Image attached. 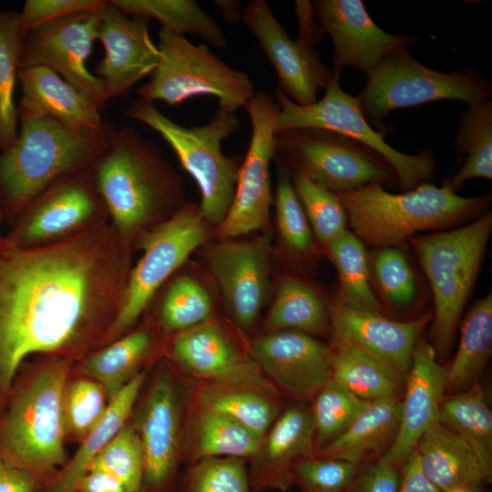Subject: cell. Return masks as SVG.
I'll list each match as a JSON object with an SVG mask.
<instances>
[{"label": "cell", "instance_id": "2", "mask_svg": "<svg viewBox=\"0 0 492 492\" xmlns=\"http://www.w3.org/2000/svg\"><path fill=\"white\" fill-rule=\"evenodd\" d=\"M75 364L58 356L25 363L0 411V458L46 487L68 460L62 395Z\"/></svg>", "mask_w": 492, "mask_h": 492}, {"label": "cell", "instance_id": "56", "mask_svg": "<svg viewBox=\"0 0 492 492\" xmlns=\"http://www.w3.org/2000/svg\"><path fill=\"white\" fill-rule=\"evenodd\" d=\"M213 3L228 23L234 24L241 19L243 9L241 1L215 0Z\"/></svg>", "mask_w": 492, "mask_h": 492}, {"label": "cell", "instance_id": "51", "mask_svg": "<svg viewBox=\"0 0 492 492\" xmlns=\"http://www.w3.org/2000/svg\"><path fill=\"white\" fill-rule=\"evenodd\" d=\"M401 473L381 458L357 471L345 492H397Z\"/></svg>", "mask_w": 492, "mask_h": 492}, {"label": "cell", "instance_id": "11", "mask_svg": "<svg viewBox=\"0 0 492 492\" xmlns=\"http://www.w3.org/2000/svg\"><path fill=\"white\" fill-rule=\"evenodd\" d=\"M275 141L276 153L295 173L334 193L397 181L395 171L380 154L335 131L295 128L276 133Z\"/></svg>", "mask_w": 492, "mask_h": 492}, {"label": "cell", "instance_id": "5", "mask_svg": "<svg viewBox=\"0 0 492 492\" xmlns=\"http://www.w3.org/2000/svg\"><path fill=\"white\" fill-rule=\"evenodd\" d=\"M353 232L378 249L396 247L416 233L442 230L481 214L491 196L462 197L446 179L441 187L424 183L403 193L379 184L335 193Z\"/></svg>", "mask_w": 492, "mask_h": 492}, {"label": "cell", "instance_id": "44", "mask_svg": "<svg viewBox=\"0 0 492 492\" xmlns=\"http://www.w3.org/2000/svg\"><path fill=\"white\" fill-rule=\"evenodd\" d=\"M177 492H252L248 461L215 456L188 464L179 477Z\"/></svg>", "mask_w": 492, "mask_h": 492}, {"label": "cell", "instance_id": "33", "mask_svg": "<svg viewBox=\"0 0 492 492\" xmlns=\"http://www.w3.org/2000/svg\"><path fill=\"white\" fill-rule=\"evenodd\" d=\"M492 352V293L477 300L461 328L457 352L446 371V390L460 393L477 384Z\"/></svg>", "mask_w": 492, "mask_h": 492}, {"label": "cell", "instance_id": "25", "mask_svg": "<svg viewBox=\"0 0 492 492\" xmlns=\"http://www.w3.org/2000/svg\"><path fill=\"white\" fill-rule=\"evenodd\" d=\"M447 367L437 362L431 343L419 338L405 379L397 434L382 460L398 466L414 453L423 434L437 421L445 397Z\"/></svg>", "mask_w": 492, "mask_h": 492}, {"label": "cell", "instance_id": "9", "mask_svg": "<svg viewBox=\"0 0 492 492\" xmlns=\"http://www.w3.org/2000/svg\"><path fill=\"white\" fill-rule=\"evenodd\" d=\"M189 387L168 361L159 363L131 422L139 436L144 472L139 492H177Z\"/></svg>", "mask_w": 492, "mask_h": 492}, {"label": "cell", "instance_id": "35", "mask_svg": "<svg viewBox=\"0 0 492 492\" xmlns=\"http://www.w3.org/2000/svg\"><path fill=\"white\" fill-rule=\"evenodd\" d=\"M330 353L331 379L367 401L397 398L405 381L375 358L336 339H333Z\"/></svg>", "mask_w": 492, "mask_h": 492}, {"label": "cell", "instance_id": "49", "mask_svg": "<svg viewBox=\"0 0 492 492\" xmlns=\"http://www.w3.org/2000/svg\"><path fill=\"white\" fill-rule=\"evenodd\" d=\"M375 282L385 299L395 306L411 304L416 293L412 269L396 247L379 249L373 261Z\"/></svg>", "mask_w": 492, "mask_h": 492}, {"label": "cell", "instance_id": "53", "mask_svg": "<svg viewBox=\"0 0 492 492\" xmlns=\"http://www.w3.org/2000/svg\"><path fill=\"white\" fill-rule=\"evenodd\" d=\"M298 19V36L297 39L314 47L320 42L323 29L316 23L311 1H295V9Z\"/></svg>", "mask_w": 492, "mask_h": 492}, {"label": "cell", "instance_id": "6", "mask_svg": "<svg viewBox=\"0 0 492 492\" xmlns=\"http://www.w3.org/2000/svg\"><path fill=\"white\" fill-rule=\"evenodd\" d=\"M491 231L492 215L487 211L462 227L408 240L432 289L435 314L430 336L436 354H446L454 342Z\"/></svg>", "mask_w": 492, "mask_h": 492}, {"label": "cell", "instance_id": "3", "mask_svg": "<svg viewBox=\"0 0 492 492\" xmlns=\"http://www.w3.org/2000/svg\"><path fill=\"white\" fill-rule=\"evenodd\" d=\"M17 110V138L0 152V210L12 218L20 217L54 181L96 161L115 128L75 131L41 111Z\"/></svg>", "mask_w": 492, "mask_h": 492}, {"label": "cell", "instance_id": "27", "mask_svg": "<svg viewBox=\"0 0 492 492\" xmlns=\"http://www.w3.org/2000/svg\"><path fill=\"white\" fill-rule=\"evenodd\" d=\"M415 452L424 477L441 492H476L486 474L474 451L455 431L436 421L423 434Z\"/></svg>", "mask_w": 492, "mask_h": 492}, {"label": "cell", "instance_id": "52", "mask_svg": "<svg viewBox=\"0 0 492 492\" xmlns=\"http://www.w3.org/2000/svg\"><path fill=\"white\" fill-rule=\"evenodd\" d=\"M46 484L34 475L0 458V492H42Z\"/></svg>", "mask_w": 492, "mask_h": 492}, {"label": "cell", "instance_id": "22", "mask_svg": "<svg viewBox=\"0 0 492 492\" xmlns=\"http://www.w3.org/2000/svg\"><path fill=\"white\" fill-rule=\"evenodd\" d=\"M98 37L105 53L95 68L109 97H119L147 75L159 60V50L152 41L144 16H130L106 1L99 12Z\"/></svg>", "mask_w": 492, "mask_h": 492}, {"label": "cell", "instance_id": "1", "mask_svg": "<svg viewBox=\"0 0 492 492\" xmlns=\"http://www.w3.org/2000/svg\"><path fill=\"white\" fill-rule=\"evenodd\" d=\"M130 270L108 221L36 246L0 232V411L28 357L77 363L107 344Z\"/></svg>", "mask_w": 492, "mask_h": 492}, {"label": "cell", "instance_id": "38", "mask_svg": "<svg viewBox=\"0 0 492 492\" xmlns=\"http://www.w3.org/2000/svg\"><path fill=\"white\" fill-rule=\"evenodd\" d=\"M340 280L339 302L359 311L382 313L370 285V271L364 242L346 230L325 245Z\"/></svg>", "mask_w": 492, "mask_h": 492}, {"label": "cell", "instance_id": "40", "mask_svg": "<svg viewBox=\"0 0 492 492\" xmlns=\"http://www.w3.org/2000/svg\"><path fill=\"white\" fill-rule=\"evenodd\" d=\"M26 35L19 12L0 10V152L6 150L18 135V110L14 94Z\"/></svg>", "mask_w": 492, "mask_h": 492}, {"label": "cell", "instance_id": "32", "mask_svg": "<svg viewBox=\"0 0 492 492\" xmlns=\"http://www.w3.org/2000/svg\"><path fill=\"white\" fill-rule=\"evenodd\" d=\"M185 378L191 401L233 418L260 437L282 410L281 397L255 388Z\"/></svg>", "mask_w": 492, "mask_h": 492}, {"label": "cell", "instance_id": "55", "mask_svg": "<svg viewBox=\"0 0 492 492\" xmlns=\"http://www.w3.org/2000/svg\"><path fill=\"white\" fill-rule=\"evenodd\" d=\"M76 492H131L124 484L102 471H87L76 483Z\"/></svg>", "mask_w": 492, "mask_h": 492}, {"label": "cell", "instance_id": "23", "mask_svg": "<svg viewBox=\"0 0 492 492\" xmlns=\"http://www.w3.org/2000/svg\"><path fill=\"white\" fill-rule=\"evenodd\" d=\"M328 312L333 339L358 347L405 382L415 344L429 320L428 315L400 322L382 313L348 308L338 301Z\"/></svg>", "mask_w": 492, "mask_h": 492}, {"label": "cell", "instance_id": "19", "mask_svg": "<svg viewBox=\"0 0 492 492\" xmlns=\"http://www.w3.org/2000/svg\"><path fill=\"white\" fill-rule=\"evenodd\" d=\"M316 21L333 44L331 71L340 76L345 67L371 73L390 53L407 49L418 38L381 29L361 0L312 2Z\"/></svg>", "mask_w": 492, "mask_h": 492}, {"label": "cell", "instance_id": "12", "mask_svg": "<svg viewBox=\"0 0 492 492\" xmlns=\"http://www.w3.org/2000/svg\"><path fill=\"white\" fill-rule=\"evenodd\" d=\"M333 76L324 96L314 104L301 106L288 98L278 87L274 99L280 107L276 133L295 128H318L348 136L380 154L395 171L403 191L429 183L436 167L430 150L417 155L405 154L392 148L384 135L374 129L366 118L357 97L345 93Z\"/></svg>", "mask_w": 492, "mask_h": 492}, {"label": "cell", "instance_id": "20", "mask_svg": "<svg viewBox=\"0 0 492 492\" xmlns=\"http://www.w3.org/2000/svg\"><path fill=\"white\" fill-rule=\"evenodd\" d=\"M247 352L281 395L298 400L312 401L332 378L330 348L302 332H269L251 341Z\"/></svg>", "mask_w": 492, "mask_h": 492}, {"label": "cell", "instance_id": "54", "mask_svg": "<svg viewBox=\"0 0 492 492\" xmlns=\"http://www.w3.org/2000/svg\"><path fill=\"white\" fill-rule=\"evenodd\" d=\"M397 492H441L422 474L415 452L403 464Z\"/></svg>", "mask_w": 492, "mask_h": 492}, {"label": "cell", "instance_id": "17", "mask_svg": "<svg viewBox=\"0 0 492 492\" xmlns=\"http://www.w3.org/2000/svg\"><path fill=\"white\" fill-rule=\"evenodd\" d=\"M168 361L185 377L210 383L239 384L281 397L262 374L216 320H210L169 336Z\"/></svg>", "mask_w": 492, "mask_h": 492}, {"label": "cell", "instance_id": "29", "mask_svg": "<svg viewBox=\"0 0 492 492\" xmlns=\"http://www.w3.org/2000/svg\"><path fill=\"white\" fill-rule=\"evenodd\" d=\"M261 437L233 418L203 407L189 395L182 436L181 462L206 457L233 456L247 461Z\"/></svg>", "mask_w": 492, "mask_h": 492}, {"label": "cell", "instance_id": "8", "mask_svg": "<svg viewBox=\"0 0 492 492\" xmlns=\"http://www.w3.org/2000/svg\"><path fill=\"white\" fill-rule=\"evenodd\" d=\"M158 47V66L150 79L138 88V99L175 106L207 95L217 97L219 107L236 112L255 94L247 73L232 68L204 45L160 29Z\"/></svg>", "mask_w": 492, "mask_h": 492}, {"label": "cell", "instance_id": "47", "mask_svg": "<svg viewBox=\"0 0 492 492\" xmlns=\"http://www.w3.org/2000/svg\"><path fill=\"white\" fill-rule=\"evenodd\" d=\"M276 221L285 246L294 254L305 255L313 249L311 226L295 192L284 163L278 161L275 196Z\"/></svg>", "mask_w": 492, "mask_h": 492}, {"label": "cell", "instance_id": "15", "mask_svg": "<svg viewBox=\"0 0 492 492\" xmlns=\"http://www.w3.org/2000/svg\"><path fill=\"white\" fill-rule=\"evenodd\" d=\"M95 162L54 181L23 212L8 235L24 246L43 245L108 221L95 183Z\"/></svg>", "mask_w": 492, "mask_h": 492}, {"label": "cell", "instance_id": "50", "mask_svg": "<svg viewBox=\"0 0 492 492\" xmlns=\"http://www.w3.org/2000/svg\"><path fill=\"white\" fill-rule=\"evenodd\" d=\"M104 0H26L19 12L22 29L29 31L54 20L82 12H99Z\"/></svg>", "mask_w": 492, "mask_h": 492}, {"label": "cell", "instance_id": "34", "mask_svg": "<svg viewBox=\"0 0 492 492\" xmlns=\"http://www.w3.org/2000/svg\"><path fill=\"white\" fill-rule=\"evenodd\" d=\"M437 420L459 435L477 456L487 479H492V413L482 386L444 397Z\"/></svg>", "mask_w": 492, "mask_h": 492}, {"label": "cell", "instance_id": "57", "mask_svg": "<svg viewBox=\"0 0 492 492\" xmlns=\"http://www.w3.org/2000/svg\"><path fill=\"white\" fill-rule=\"evenodd\" d=\"M449 492H473V491L468 490V489H455Z\"/></svg>", "mask_w": 492, "mask_h": 492}, {"label": "cell", "instance_id": "16", "mask_svg": "<svg viewBox=\"0 0 492 492\" xmlns=\"http://www.w3.org/2000/svg\"><path fill=\"white\" fill-rule=\"evenodd\" d=\"M99 12L74 14L29 31L23 43L20 68L53 70L102 111L110 98L101 80L86 66L98 37Z\"/></svg>", "mask_w": 492, "mask_h": 492}, {"label": "cell", "instance_id": "7", "mask_svg": "<svg viewBox=\"0 0 492 492\" xmlns=\"http://www.w3.org/2000/svg\"><path fill=\"white\" fill-rule=\"evenodd\" d=\"M126 114L158 132L170 146L200 189L201 217L220 225L231 205L241 167L221 150L222 140L240 128L236 112L219 107L209 123L190 128L169 118L154 103L141 99L131 102Z\"/></svg>", "mask_w": 492, "mask_h": 492}, {"label": "cell", "instance_id": "48", "mask_svg": "<svg viewBox=\"0 0 492 492\" xmlns=\"http://www.w3.org/2000/svg\"><path fill=\"white\" fill-rule=\"evenodd\" d=\"M358 471V466L348 461L314 456L295 463L293 484L302 492H345Z\"/></svg>", "mask_w": 492, "mask_h": 492}, {"label": "cell", "instance_id": "42", "mask_svg": "<svg viewBox=\"0 0 492 492\" xmlns=\"http://www.w3.org/2000/svg\"><path fill=\"white\" fill-rule=\"evenodd\" d=\"M212 302L207 291L190 276L177 277L162 299L157 326L162 334L173 335L211 318Z\"/></svg>", "mask_w": 492, "mask_h": 492}, {"label": "cell", "instance_id": "10", "mask_svg": "<svg viewBox=\"0 0 492 492\" xmlns=\"http://www.w3.org/2000/svg\"><path fill=\"white\" fill-rule=\"evenodd\" d=\"M367 77L357 97L364 114L373 118L433 101L460 100L473 105L492 96L491 81L477 71L442 73L419 63L407 49L388 54Z\"/></svg>", "mask_w": 492, "mask_h": 492}, {"label": "cell", "instance_id": "39", "mask_svg": "<svg viewBox=\"0 0 492 492\" xmlns=\"http://www.w3.org/2000/svg\"><path fill=\"white\" fill-rule=\"evenodd\" d=\"M269 332L299 331L310 335L330 329L329 312L322 299L306 283L284 279L265 320Z\"/></svg>", "mask_w": 492, "mask_h": 492}, {"label": "cell", "instance_id": "31", "mask_svg": "<svg viewBox=\"0 0 492 492\" xmlns=\"http://www.w3.org/2000/svg\"><path fill=\"white\" fill-rule=\"evenodd\" d=\"M401 402L395 397L372 400L348 428L317 451L315 456L348 461L358 466L365 456L393 443L399 427Z\"/></svg>", "mask_w": 492, "mask_h": 492}, {"label": "cell", "instance_id": "21", "mask_svg": "<svg viewBox=\"0 0 492 492\" xmlns=\"http://www.w3.org/2000/svg\"><path fill=\"white\" fill-rule=\"evenodd\" d=\"M269 234L250 241L213 244L207 262L238 328L248 333L255 326L264 304L270 275Z\"/></svg>", "mask_w": 492, "mask_h": 492}, {"label": "cell", "instance_id": "26", "mask_svg": "<svg viewBox=\"0 0 492 492\" xmlns=\"http://www.w3.org/2000/svg\"><path fill=\"white\" fill-rule=\"evenodd\" d=\"M17 81L22 88L18 108L41 111L75 131L103 132L112 127L93 102L47 67L20 68Z\"/></svg>", "mask_w": 492, "mask_h": 492}, {"label": "cell", "instance_id": "58", "mask_svg": "<svg viewBox=\"0 0 492 492\" xmlns=\"http://www.w3.org/2000/svg\"><path fill=\"white\" fill-rule=\"evenodd\" d=\"M3 218H4V214H3L2 210H0V222L3 220Z\"/></svg>", "mask_w": 492, "mask_h": 492}, {"label": "cell", "instance_id": "24", "mask_svg": "<svg viewBox=\"0 0 492 492\" xmlns=\"http://www.w3.org/2000/svg\"><path fill=\"white\" fill-rule=\"evenodd\" d=\"M315 455L311 409L295 405L282 410L248 460L252 492H287L294 485L295 463Z\"/></svg>", "mask_w": 492, "mask_h": 492}, {"label": "cell", "instance_id": "41", "mask_svg": "<svg viewBox=\"0 0 492 492\" xmlns=\"http://www.w3.org/2000/svg\"><path fill=\"white\" fill-rule=\"evenodd\" d=\"M109 399L104 387L75 369L65 384L62 418L67 442L81 443L103 417Z\"/></svg>", "mask_w": 492, "mask_h": 492}, {"label": "cell", "instance_id": "43", "mask_svg": "<svg viewBox=\"0 0 492 492\" xmlns=\"http://www.w3.org/2000/svg\"><path fill=\"white\" fill-rule=\"evenodd\" d=\"M316 453L344 432L370 401L331 379L312 399Z\"/></svg>", "mask_w": 492, "mask_h": 492}, {"label": "cell", "instance_id": "45", "mask_svg": "<svg viewBox=\"0 0 492 492\" xmlns=\"http://www.w3.org/2000/svg\"><path fill=\"white\" fill-rule=\"evenodd\" d=\"M292 184L316 238L325 246L347 228L346 211L336 194L301 173Z\"/></svg>", "mask_w": 492, "mask_h": 492}, {"label": "cell", "instance_id": "4", "mask_svg": "<svg viewBox=\"0 0 492 492\" xmlns=\"http://www.w3.org/2000/svg\"><path fill=\"white\" fill-rule=\"evenodd\" d=\"M94 178L111 226L129 245L180 196L179 179L159 146L128 126L114 128Z\"/></svg>", "mask_w": 492, "mask_h": 492}, {"label": "cell", "instance_id": "30", "mask_svg": "<svg viewBox=\"0 0 492 492\" xmlns=\"http://www.w3.org/2000/svg\"><path fill=\"white\" fill-rule=\"evenodd\" d=\"M148 368L137 374L112 399L89 435L78 445L75 454L42 492H76V483L114 436L127 424L147 379Z\"/></svg>", "mask_w": 492, "mask_h": 492}, {"label": "cell", "instance_id": "28", "mask_svg": "<svg viewBox=\"0 0 492 492\" xmlns=\"http://www.w3.org/2000/svg\"><path fill=\"white\" fill-rule=\"evenodd\" d=\"M158 330L149 324L133 328L88 354L75 364V369L97 381L110 400L165 350Z\"/></svg>", "mask_w": 492, "mask_h": 492}, {"label": "cell", "instance_id": "36", "mask_svg": "<svg viewBox=\"0 0 492 492\" xmlns=\"http://www.w3.org/2000/svg\"><path fill=\"white\" fill-rule=\"evenodd\" d=\"M130 16L154 18L162 30L175 36L197 35L224 49L228 40L218 23L193 0H111Z\"/></svg>", "mask_w": 492, "mask_h": 492}, {"label": "cell", "instance_id": "14", "mask_svg": "<svg viewBox=\"0 0 492 492\" xmlns=\"http://www.w3.org/2000/svg\"><path fill=\"white\" fill-rule=\"evenodd\" d=\"M251 120V136L241 163L230 210L220 225L222 239L262 229L269 221L272 203L271 161L276 154L279 104L264 90L257 91L243 107Z\"/></svg>", "mask_w": 492, "mask_h": 492}, {"label": "cell", "instance_id": "13", "mask_svg": "<svg viewBox=\"0 0 492 492\" xmlns=\"http://www.w3.org/2000/svg\"><path fill=\"white\" fill-rule=\"evenodd\" d=\"M204 222L199 209L189 206L141 234L138 246L143 252L130 270L107 344L133 329L157 291L206 241Z\"/></svg>", "mask_w": 492, "mask_h": 492}, {"label": "cell", "instance_id": "46", "mask_svg": "<svg viewBox=\"0 0 492 492\" xmlns=\"http://www.w3.org/2000/svg\"><path fill=\"white\" fill-rule=\"evenodd\" d=\"M87 471L109 474L131 492H139L144 472V456L139 436L131 419L96 456Z\"/></svg>", "mask_w": 492, "mask_h": 492}, {"label": "cell", "instance_id": "18", "mask_svg": "<svg viewBox=\"0 0 492 492\" xmlns=\"http://www.w3.org/2000/svg\"><path fill=\"white\" fill-rule=\"evenodd\" d=\"M241 20L274 68L278 88L298 105L314 104L317 91L325 89L333 77L314 48L290 38L265 0L250 1Z\"/></svg>", "mask_w": 492, "mask_h": 492}, {"label": "cell", "instance_id": "37", "mask_svg": "<svg viewBox=\"0 0 492 492\" xmlns=\"http://www.w3.org/2000/svg\"><path fill=\"white\" fill-rule=\"evenodd\" d=\"M454 147L460 156L466 155L462 168L449 179L455 191L466 181L492 179V102L469 105L459 121Z\"/></svg>", "mask_w": 492, "mask_h": 492}]
</instances>
